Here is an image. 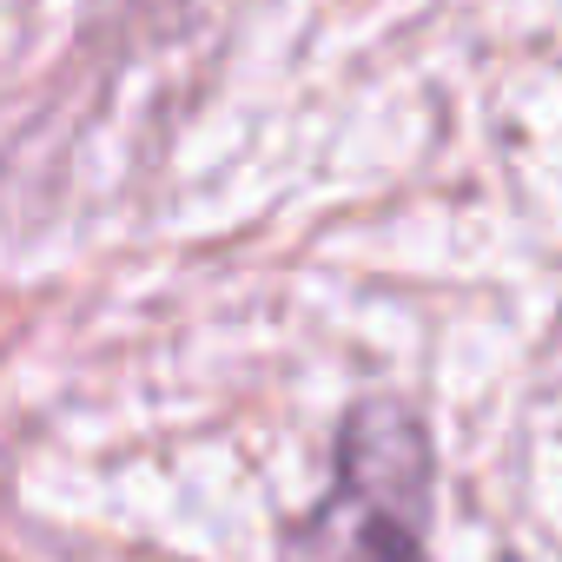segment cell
Instances as JSON below:
<instances>
[{"mask_svg":"<svg viewBox=\"0 0 562 562\" xmlns=\"http://www.w3.org/2000/svg\"><path fill=\"white\" fill-rule=\"evenodd\" d=\"M430 437L404 404H358L325 503L285 536V562H424Z\"/></svg>","mask_w":562,"mask_h":562,"instance_id":"1","label":"cell"}]
</instances>
